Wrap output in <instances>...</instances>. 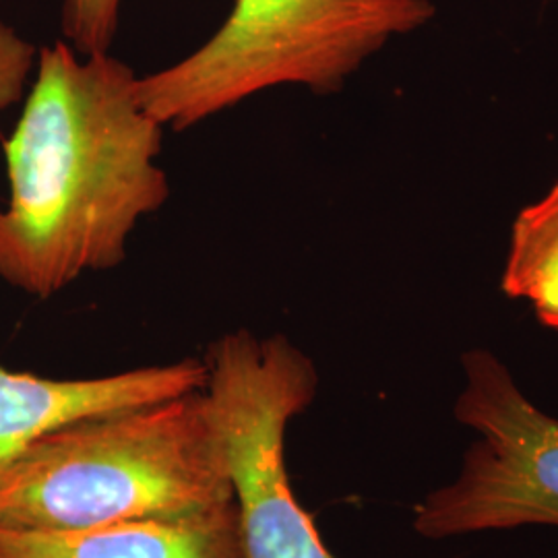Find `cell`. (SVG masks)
I'll return each instance as SVG.
<instances>
[{
	"instance_id": "cell-4",
	"label": "cell",
	"mask_w": 558,
	"mask_h": 558,
	"mask_svg": "<svg viewBox=\"0 0 558 558\" xmlns=\"http://www.w3.org/2000/svg\"><path fill=\"white\" fill-rule=\"evenodd\" d=\"M203 387L239 511L242 558H336L286 470V433L317 396L315 362L286 336L236 329L211 341Z\"/></svg>"
},
{
	"instance_id": "cell-7",
	"label": "cell",
	"mask_w": 558,
	"mask_h": 558,
	"mask_svg": "<svg viewBox=\"0 0 558 558\" xmlns=\"http://www.w3.org/2000/svg\"><path fill=\"white\" fill-rule=\"evenodd\" d=\"M0 558H242L234 500L69 532L0 530Z\"/></svg>"
},
{
	"instance_id": "cell-8",
	"label": "cell",
	"mask_w": 558,
	"mask_h": 558,
	"mask_svg": "<svg viewBox=\"0 0 558 558\" xmlns=\"http://www.w3.org/2000/svg\"><path fill=\"white\" fill-rule=\"evenodd\" d=\"M500 288L530 302L539 323L558 331V182L513 221Z\"/></svg>"
},
{
	"instance_id": "cell-3",
	"label": "cell",
	"mask_w": 558,
	"mask_h": 558,
	"mask_svg": "<svg viewBox=\"0 0 558 558\" xmlns=\"http://www.w3.org/2000/svg\"><path fill=\"white\" fill-rule=\"evenodd\" d=\"M435 15L433 0H234L195 52L137 80V98L163 129L186 131L274 87L338 94Z\"/></svg>"
},
{
	"instance_id": "cell-6",
	"label": "cell",
	"mask_w": 558,
	"mask_h": 558,
	"mask_svg": "<svg viewBox=\"0 0 558 558\" xmlns=\"http://www.w3.org/2000/svg\"><path fill=\"white\" fill-rule=\"evenodd\" d=\"M205 380L203 359L96 379H46L0 366V472L29 445L73 422L197 393Z\"/></svg>"
},
{
	"instance_id": "cell-2",
	"label": "cell",
	"mask_w": 558,
	"mask_h": 558,
	"mask_svg": "<svg viewBox=\"0 0 558 558\" xmlns=\"http://www.w3.org/2000/svg\"><path fill=\"white\" fill-rule=\"evenodd\" d=\"M234 500L203 389L73 422L0 472V530L69 532Z\"/></svg>"
},
{
	"instance_id": "cell-1",
	"label": "cell",
	"mask_w": 558,
	"mask_h": 558,
	"mask_svg": "<svg viewBox=\"0 0 558 558\" xmlns=\"http://www.w3.org/2000/svg\"><path fill=\"white\" fill-rule=\"evenodd\" d=\"M137 80L110 52L81 57L64 40L38 52L20 122L2 143L4 283L50 299L85 274L119 267L137 223L170 199L156 163L163 126L141 106Z\"/></svg>"
},
{
	"instance_id": "cell-10",
	"label": "cell",
	"mask_w": 558,
	"mask_h": 558,
	"mask_svg": "<svg viewBox=\"0 0 558 558\" xmlns=\"http://www.w3.org/2000/svg\"><path fill=\"white\" fill-rule=\"evenodd\" d=\"M38 62V48L0 20V112L23 100Z\"/></svg>"
},
{
	"instance_id": "cell-5",
	"label": "cell",
	"mask_w": 558,
	"mask_h": 558,
	"mask_svg": "<svg viewBox=\"0 0 558 558\" xmlns=\"http://www.w3.org/2000/svg\"><path fill=\"white\" fill-rule=\"evenodd\" d=\"M465 385L453 414L478 439L458 478L428 493L412 527L449 539L527 525L558 527V418L539 410L511 371L488 350L461 356Z\"/></svg>"
},
{
	"instance_id": "cell-9",
	"label": "cell",
	"mask_w": 558,
	"mask_h": 558,
	"mask_svg": "<svg viewBox=\"0 0 558 558\" xmlns=\"http://www.w3.org/2000/svg\"><path fill=\"white\" fill-rule=\"evenodd\" d=\"M122 0H62L60 29L81 57L110 52L119 32Z\"/></svg>"
}]
</instances>
